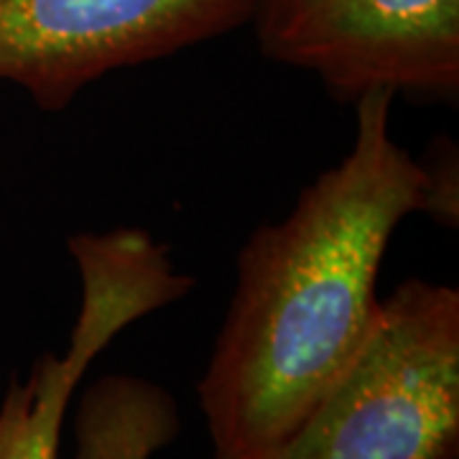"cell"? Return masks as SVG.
<instances>
[{
  "instance_id": "obj_7",
  "label": "cell",
  "mask_w": 459,
  "mask_h": 459,
  "mask_svg": "<svg viewBox=\"0 0 459 459\" xmlns=\"http://www.w3.org/2000/svg\"><path fill=\"white\" fill-rule=\"evenodd\" d=\"M135 230H138V228H135ZM143 232H146V230H143ZM146 235H148V232H146ZM159 246H161V243H159ZM161 247H164V246H161ZM164 250H166V247H164ZM166 253H169V250H166ZM169 258H171V255H169ZM171 263H174V261H171ZM181 276H184V273H181ZM184 281H186V276H184ZM186 289H189V281H186ZM186 289H184V294H186Z\"/></svg>"
},
{
  "instance_id": "obj_2",
  "label": "cell",
  "mask_w": 459,
  "mask_h": 459,
  "mask_svg": "<svg viewBox=\"0 0 459 459\" xmlns=\"http://www.w3.org/2000/svg\"><path fill=\"white\" fill-rule=\"evenodd\" d=\"M459 291L406 281L276 459H457Z\"/></svg>"
},
{
  "instance_id": "obj_6",
  "label": "cell",
  "mask_w": 459,
  "mask_h": 459,
  "mask_svg": "<svg viewBox=\"0 0 459 459\" xmlns=\"http://www.w3.org/2000/svg\"><path fill=\"white\" fill-rule=\"evenodd\" d=\"M105 347L100 329L74 322L65 355H41L31 376L11 383L0 403V459L59 457L66 406Z\"/></svg>"
},
{
  "instance_id": "obj_1",
  "label": "cell",
  "mask_w": 459,
  "mask_h": 459,
  "mask_svg": "<svg viewBox=\"0 0 459 459\" xmlns=\"http://www.w3.org/2000/svg\"><path fill=\"white\" fill-rule=\"evenodd\" d=\"M394 92L370 90L355 141L281 222L250 235L199 380L212 459H276L340 383L380 316L377 273L398 225L449 210L431 166L391 133Z\"/></svg>"
},
{
  "instance_id": "obj_3",
  "label": "cell",
  "mask_w": 459,
  "mask_h": 459,
  "mask_svg": "<svg viewBox=\"0 0 459 459\" xmlns=\"http://www.w3.org/2000/svg\"><path fill=\"white\" fill-rule=\"evenodd\" d=\"M255 0H0V82L66 110L115 69L235 31Z\"/></svg>"
},
{
  "instance_id": "obj_5",
  "label": "cell",
  "mask_w": 459,
  "mask_h": 459,
  "mask_svg": "<svg viewBox=\"0 0 459 459\" xmlns=\"http://www.w3.org/2000/svg\"><path fill=\"white\" fill-rule=\"evenodd\" d=\"M171 394L141 376L110 373L84 388L74 413V459H153L177 439Z\"/></svg>"
},
{
  "instance_id": "obj_4",
  "label": "cell",
  "mask_w": 459,
  "mask_h": 459,
  "mask_svg": "<svg viewBox=\"0 0 459 459\" xmlns=\"http://www.w3.org/2000/svg\"><path fill=\"white\" fill-rule=\"evenodd\" d=\"M250 21L265 56L340 98L459 87V0H255Z\"/></svg>"
}]
</instances>
